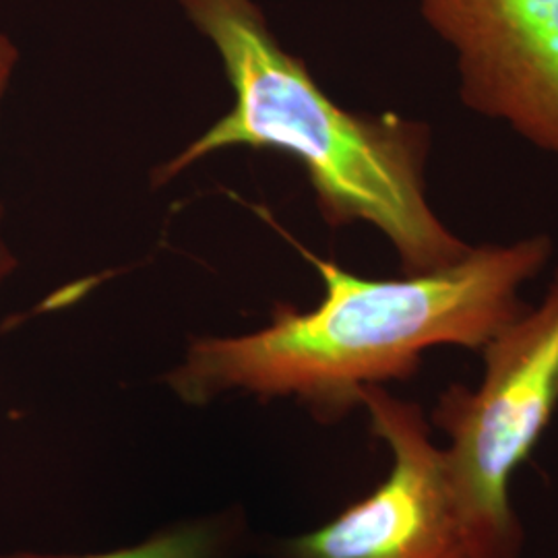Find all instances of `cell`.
Returning a JSON list of instances; mask_svg holds the SVG:
<instances>
[{
  "label": "cell",
  "instance_id": "obj_4",
  "mask_svg": "<svg viewBox=\"0 0 558 558\" xmlns=\"http://www.w3.org/2000/svg\"><path fill=\"white\" fill-rule=\"evenodd\" d=\"M360 405L391 453L389 474L317 530L276 542L274 558H478L418 403L373 385Z\"/></svg>",
  "mask_w": 558,
  "mask_h": 558
},
{
  "label": "cell",
  "instance_id": "obj_6",
  "mask_svg": "<svg viewBox=\"0 0 558 558\" xmlns=\"http://www.w3.org/2000/svg\"><path fill=\"white\" fill-rule=\"evenodd\" d=\"M244 525L236 511L189 519L163 527L140 544L98 555L0 553V558H236Z\"/></svg>",
  "mask_w": 558,
  "mask_h": 558
},
{
  "label": "cell",
  "instance_id": "obj_2",
  "mask_svg": "<svg viewBox=\"0 0 558 558\" xmlns=\"http://www.w3.org/2000/svg\"><path fill=\"white\" fill-rule=\"evenodd\" d=\"M180 4L218 48L236 101L161 168L160 182L218 149L271 147L304 166L329 226L371 223L391 242L405 276L439 271L470 253L472 244L440 220L428 199V124L343 110L306 64L281 48L253 0Z\"/></svg>",
  "mask_w": 558,
  "mask_h": 558
},
{
  "label": "cell",
  "instance_id": "obj_3",
  "mask_svg": "<svg viewBox=\"0 0 558 558\" xmlns=\"http://www.w3.org/2000/svg\"><path fill=\"white\" fill-rule=\"evenodd\" d=\"M476 389L440 391L433 426L459 513L478 558H519L523 527L511 480L530 459L558 410V269L538 306H527L482 348Z\"/></svg>",
  "mask_w": 558,
  "mask_h": 558
},
{
  "label": "cell",
  "instance_id": "obj_7",
  "mask_svg": "<svg viewBox=\"0 0 558 558\" xmlns=\"http://www.w3.org/2000/svg\"><path fill=\"white\" fill-rule=\"evenodd\" d=\"M17 48L13 46V41L9 40L7 36H0V96L4 94L11 75H13V69L17 64Z\"/></svg>",
  "mask_w": 558,
  "mask_h": 558
},
{
  "label": "cell",
  "instance_id": "obj_1",
  "mask_svg": "<svg viewBox=\"0 0 558 558\" xmlns=\"http://www.w3.org/2000/svg\"><path fill=\"white\" fill-rule=\"evenodd\" d=\"M553 248L546 234L480 244L445 269L398 279L359 278L300 248L323 279L319 304H279L248 336L195 339L166 383L189 405L234 391L292 398L320 424H338L366 387L416 377L428 350L482 352L527 308L519 292Z\"/></svg>",
  "mask_w": 558,
  "mask_h": 558
},
{
  "label": "cell",
  "instance_id": "obj_5",
  "mask_svg": "<svg viewBox=\"0 0 558 558\" xmlns=\"http://www.w3.org/2000/svg\"><path fill=\"white\" fill-rule=\"evenodd\" d=\"M482 119L558 158V0H420Z\"/></svg>",
  "mask_w": 558,
  "mask_h": 558
},
{
  "label": "cell",
  "instance_id": "obj_8",
  "mask_svg": "<svg viewBox=\"0 0 558 558\" xmlns=\"http://www.w3.org/2000/svg\"><path fill=\"white\" fill-rule=\"evenodd\" d=\"M13 267H15V259H13L7 242L0 239V283L13 271Z\"/></svg>",
  "mask_w": 558,
  "mask_h": 558
}]
</instances>
